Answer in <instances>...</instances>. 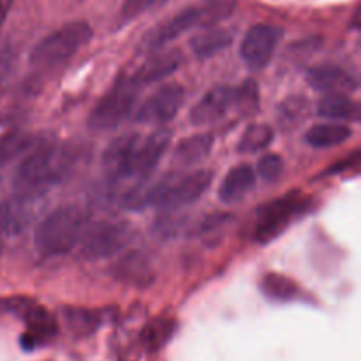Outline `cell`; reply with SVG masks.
Here are the masks:
<instances>
[{
  "mask_svg": "<svg viewBox=\"0 0 361 361\" xmlns=\"http://www.w3.org/2000/svg\"><path fill=\"white\" fill-rule=\"evenodd\" d=\"M171 130H155L150 136L123 134L109 143L102 154V166L111 182H145L155 171L171 143Z\"/></svg>",
  "mask_w": 361,
  "mask_h": 361,
  "instance_id": "6da1fadb",
  "label": "cell"
},
{
  "mask_svg": "<svg viewBox=\"0 0 361 361\" xmlns=\"http://www.w3.org/2000/svg\"><path fill=\"white\" fill-rule=\"evenodd\" d=\"M76 162V150L66 145L42 140L23 159L14 175L18 192L44 194L46 189L62 182Z\"/></svg>",
  "mask_w": 361,
  "mask_h": 361,
  "instance_id": "7a4b0ae2",
  "label": "cell"
},
{
  "mask_svg": "<svg viewBox=\"0 0 361 361\" xmlns=\"http://www.w3.org/2000/svg\"><path fill=\"white\" fill-rule=\"evenodd\" d=\"M235 11V0H203L196 6H189L175 16L161 21L143 37V46L150 51L164 48L196 27L210 28L229 18Z\"/></svg>",
  "mask_w": 361,
  "mask_h": 361,
  "instance_id": "3957f363",
  "label": "cell"
},
{
  "mask_svg": "<svg viewBox=\"0 0 361 361\" xmlns=\"http://www.w3.org/2000/svg\"><path fill=\"white\" fill-rule=\"evenodd\" d=\"M87 224V212L80 207H74V204L60 207L49 212L35 228V250L41 256L48 257L71 252L80 243Z\"/></svg>",
  "mask_w": 361,
  "mask_h": 361,
  "instance_id": "277c9868",
  "label": "cell"
},
{
  "mask_svg": "<svg viewBox=\"0 0 361 361\" xmlns=\"http://www.w3.org/2000/svg\"><path fill=\"white\" fill-rule=\"evenodd\" d=\"M316 208V200L302 190H289L284 196L261 204L256 212L252 240L261 245L277 240L286 229Z\"/></svg>",
  "mask_w": 361,
  "mask_h": 361,
  "instance_id": "5b68a950",
  "label": "cell"
},
{
  "mask_svg": "<svg viewBox=\"0 0 361 361\" xmlns=\"http://www.w3.org/2000/svg\"><path fill=\"white\" fill-rule=\"evenodd\" d=\"M92 27L87 21H71L46 35L30 49L28 62L34 69H55L69 62L92 39Z\"/></svg>",
  "mask_w": 361,
  "mask_h": 361,
  "instance_id": "8992f818",
  "label": "cell"
},
{
  "mask_svg": "<svg viewBox=\"0 0 361 361\" xmlns=\"http://www.w3.org/2000/svg\"><path fill=\"white\" fill-rule=\"evenodd\" d=\"M141 83L134 73H120L115 83L102 95L88 116V127L99 133L113 130L133 113Z\"/></svg>",
  "mask_w": 361,
  "mask_h": 361,
  "instance_id": "52a82bcc",
  "label": "cell"
},
{
  "mask_svg": "<svg viewBox=\"0 0 361 361\" xmlns=\"http://www.w3.org/2000/svg\"><path fill=\"white\" fill-rule=\"evenodd\" d=\"M137 229L130 221H97L87 224L80 240V256L87 261L106 259L126 250L136 240Z\"/></svg>",
  "mask_w": 361,
  "mask_h": 361,
  "instance_id": "ba28073f",
  "label": "cell"
},
{
  "mask_svg": "<svg viewBox=\"0 0 361 361\" xmlns=\"http://www.w3.org/2000/svg\"><path fill=\"white\" fill-rule=\"evenodd\" d=\"M284 30L277 25L257 23L247 30L240 44V59L250 71H263L271 62Z\"/></svg>",
  "mask_w": 361,
  "mask_h": 361,
  "instance_id": "9c48e42d",
  "label": "cell"
},
{
  "mask_svg": "<svg viewBox=\"0 0 361 361\" xmlns=\"http://www.w3.org/2000/svg\"><path fill=\"white\" fill-rule=\"evenodd\" d=\"M42 194L18 192L0 201V235L20 236L37 219Z\"/></svg>",
  "mask_w": 361,
  "mask_h": 361,
  "instance_id": "30bf717a",
  "label": "cell"
},
{
  "mask_svg": "<svg viewBox=\"0 0 361 361\" xmlns=\"http://www.w3.org/2000/svg\"><path fill=\"white\" fill-rule=\"evenodd\" d=\"M185 101V88L178 83H166L155 90L136 113L140 123H168L178 115Z\"/></svg>",
  "mask_w": 361,
  "mask_h": 361,
  "instance_id": "8fae6325",
  "label": "cell"
},
{
  "mask_svg": "<svg viewBox=\"0 0 361 361\" xmlns=\"http://www.w3.org/2000/svg\"><path fill=\"white\" fill-rule=\"evenodd\" d=\"M115 281L133 288H148L155 282V267L150 256L143 250H129L111 267Z\"/></svg>",
  "mask_w": 361,
  "mask_h": 361,
  "instance_id": "7c38bea8",
  "label": "cell"
},
{
  "mask_svg": "<svg viewBox=\"0 0 361 361\" xmlns=\"http://www.w3.org/2000/svg\"><path fill=\"white\" fill-rule=\"evenodd\" d=\"M235 106V87L229 85H217L210 88L200 101L190 109L189 120L192 126H210L221 120L229 108Z\"/></svg>",
  "mask_w": 361,
  "mask_h": 361,
  "instance_id": "4fadbf2b",
  "label": "cell"
},
{
  "mask_svg": "<svg viewBox=\"0 0 361 361\" xmlns=\"http://www.w3.org/2000/svg\"><path fill=\"white\" fill-rule=\"evenodd\" d=\"M307 81L314 90L321 94H342L349 95L358 90V81L353 74L342 67L334 66V63H323L309 69L307 73Z\"/></svg>",
  "mask_w": 361,
  "mask_h": 361,
  "instance_id": "5bb4252c",
  "label": "cell"
},
{
  "mask_svg": "<svg viewBox=\"0 0 361 361\" xmlns=\"http://www.w3.org/2000/svg\"><path fill=\"white\" fill-rule=\"evenodd\" d=\"M23 324L27 328L25 334L20 337V345L23 351H35V349L51 342L59 335V323L41 303H37L32 309V312L28 314Z\"/></svg>",
  "mask_w": 361,
  "mask_h": 361,
  "instance_id": "9a60e30c",
  "label": "cell"
},
{
  "mask_svg": "<svg viewBox=\"0 0 361 361\" xmlns=\"http://www.w3.org/2000/svg\"><path fill=\"white\" fill-rule=\"evenodd\" d=\"M256 187V173L252 166L238 164L228 171L219 187V200L224 204H235L245 200Z\"/></svg>",
  "mask_w": 361,
  "mask_h": 361,
  "instance_id": "2e32d148",
  "label": "cell"
},
{
  "mask_svg": "<svg viewBox=\"0 0 361 361\" xmlns=\"http://www.w3.org/2000/svg\"><path fill=\"white\" fill-rule=\"evenodd\" d=\"M60 316H62L67 331L73 337L85 338L94 335L104 324L108 310L87 309V307H62Z\"/></svg>",
  "mask_w": 361,
  "mask_h": 361,
  "instance_id": "e0dca14e",
  "label": "cell"
},
{
  "mask_svg": "<svg viewBox=\"0 0 361 361\" xmlns=\"http://www.w3.org/2000/svg\"><path fill=\"white\" fill-rule=\"evenodd\" d=\"M261 293L264 298L274 303H293L305 302L307 293L300 288V284L288 275L277 274V271H268L261 277L259 282Z\"/></svg>",
  "mask_w": 361,
  "mask_h": 361,
  "instance_id": "ac0fdd59",
  "label": "cell"
},
{
  "mask_svg": "<svg viewBox=\"0 0 361 361\" xmlns=\"http://www.w3.org/2000/svg\"><path fill=\"white\" fill-rule=\"evenodd\" d=\"M360 111L358 102L342 94H326L317 102L316 108V113L321 118L334 120V122H360Z\"/></svg>",
  "mask_w": 361,
  "mask_h": 361,
  "instance_id": "d6986e66",
  "label": "cell"
},
{
  "mask_svg": "<svg viewBox=\"0 0 361 361\" xmlns=\"http://www.w3.org/2000/svg\"><path fill=\"white\" fill-rule=\"evenodd\" d=\"M180 63H182V55L178 51L161 53V55H155L152 59H148L141 67H137L134 71V76L137 78L141 87H145L148 83L161 81L164 78L171 76L178 69Z\"/></svg>",
  "mask_w": 361,
  "mask_h": 361,
  "instance_id": "ffe728a7",
  "label": "cell"
},
{
  "mask_svg": "<svg viewBox=\"0 0 361 361\" xmlns=\"http://www.w3.org/2000/svg\"><path fill=\"white\" fill-rule=\"evenodd\" d=\"M212 148H214V136L212 134L204 133L187 136L175 147L173 161L178 162L180 166H185V168L196 166L210 155Z\"/></svg>",
  "mask_w": 361,
  "mask_h": 361,
  "instance_id": "44dd1931",
  "label": "cell"
},
{
  "mask_svg": "<svg viewBox=\"0 0 361 361\" xmlns=\"http://www.w3.org/2000/svg\"><path fill=\"white\" fill-rule=\"evenodd\" d=\"M353 136V129L345 123H316L305 133V141L309 147L317 150L338 147Z\"/></svg>",
  "mask_w": 361,
  "mask_h": 361,
  "instance_id": "7402d4cb",
  "label": "cell"
},
{
  "mask_svg": "<svg viewBox=\"0 0 361 361\" xmlns=\"http://www.w3.org/2000/svg\"><path fill=\"white\" fill-rule=\"evenodd\" d=\"M176 321L168 316H159L152 319L150 323L145 324L141 330L140 341L141 345L147 349L148 353H159L162 348L168 345V342L175 337L176 334Z\"/></svg>",
  "mask_w": 361,
  "mask_h": 361,
  "instance_id": "603a6c76",
  "label": "cell"
},
{
  "mask_svg": "<svg viewBox=\"0 0 361 361\" xmlns=\"http://www.w3.org/2000/svg\"><path fill=\"white\" fill-rule=\"evenodd\" d=\"M233 42V34L224 28H207L204 32L197 34L196 37L190 39V49L197 59H212L229 48Z\"/></svg>",
  "mask_w": 361,
  "mask_h": 361,
  "instance_id": "cb8c5ba5",
  "label": "cell"
},
{
  "mask_svg": "<svg viewBox=\"0 0 361 361\" xmlns=\"http://www.w3.org/2000/svg\"><path fill=\"white\" fill-rule=\"evenodd\" d=\"M42 140L44 137H39L37 134L21 133V130H13L9 134H4L0 137V168H4L7 162L14 161L20 155L28 154Z\"/></svg>",
  "mask_w": 361,
  "mask_h": 361,
  "instance_id": "d4e9b609",
  "label": "cell"
},
{
  "mask_svg": "<svg viewBox=\"0 0 361 361\" xmlns=\"http://www.w3.org/2000/svg\"><path fill=\"white\" fill-rule=\"evenodd\" d=\"M275 140V130L268 123H250L240 136L236 150L238 154H257L270 147Z\"/></svg>",
  "mask_w": 361,
  "mask_h": 361,
  "instance_id": "484cf974",
  "label": "cell"
},
{
  "mask_svg": "<svg viewBox=\"0 0 361 361\" xmlns=\"http://www.w3.org/2000/svg\"><path fill=\"white\" fill-rule=\"evenodd\" d=\"M279 123H281L284 129H289V127L300 126V122L309 116V101L302 95H293V97H288L277 109Z\"/></svg>",
  "mask_w": 361,
  "mask_h": 361,
  "instance_id": "4316f807",
  "label": "cell"
},
{
  "mask_svg": "<svg viewBox=\"0 0 361 361\" xmlns=\"http://www.w3.org/2000/svg\"><path fill=\"white\" fill-rule=\"evenodd\" d=\"M261 95L259 87L254 80H245L240 87H235V108L243 116H252L259 111Z\"/></svg>",
  "mask_w": 361,
  "mask_h": 361,
  "instance_id": "83f0119b",
  "label": "cell"
},
{
  "mask_svg": "<svg viewBox=\"0 0 361 361\" xmlns=\"http://www.w3.org/2000/svg\"><path fill=\"white\" fill-rule=\"evenodd\" d=\"M37 302L28 296H0V319L11 316L23 323Z\"/></svg>",
  "mask_w": 361,
  "mask_h": 361,
  "instance_id": "f1b7e54d",
  "label": "cell"
},
{
  "mask_svg": "<svg viewBox=\"0 0 361 361\" xmlns=\"http://www.w3.org/2000/svg\"><path fill=\"white\" fill-rule=\"evenodd\" d=\"M18 67V51L14 46L6 44L0 49V97L6 94Z\"/></svg>",
  "mask_w": 361,
  "mask_h": 361,
  "instance_id": "f546056e",
  "label": "cell"
},
{
  "mask_svg": "<svg viewBox=\"0 0 361 361\" xmlns=\"http://www.w3.org/2000/svg\"><path fill=\"white\" fill-rule=\"evenodd\" d=\"M284 173V161L277 154H267L257 162V175L268 183L277 182Z\"/></svg>",
  "mask_w": 361,
  "mask_h": 361,
  "instance_id": "4dcf8cb0",
  "label": "cell"
},
{
  "mask_svg": "<svg viewBox=\"0 0 361 361\" xmlns=\"http://www.w3.org/2000/svg\"><path fill=\"white\" fill-rule=\"evenodd\" d=\"M161 2H166V0H126L122 4V9H120V21L129 23Z\"/></svg>",
  "mask_w": 361,
  "mask_h": 361,
  "instance_id": "1f68e13d",
  "label": "cell"
},
{
  "mask_svg": "<svg viewBox=\"0 0 361 361\" xmlns=\"http://www.w3.org/2000/svg\"><path fill=\"white\" fill-rule=\"evenodd\" d=\"M231 219H233L231 215H228V214L207 215V217H204L203 221L197 224V231H200L201 235H208V233L219 231V229H222L224 226H228Z\"/></svg>",
  "mask_w": 361,
  "mask_h": 361,
  "instance_id": "d6a6232c",
  "label": "cell"
},
{
  "mask_svg": "<svg viewBox=\"0 0 361 361\" xmlns=\"http://www.w3.org/2000/svg\"><path fill=\"white\" fill-rule=\"evenodd\" d=\"M358 161H360V150H355V154H353L351 157H348L342 162H337L335 166L331 164V168H328L323 175H338V173L345 171V169L356 168V166H358Z\"/></svg>",
  "mask_w": 361,
  "mask_h": 361,
  "instance_id": "836d02e7",
  "label": "cell"
},
{
  "mask_svg": "<svg viewBox=\"0 0 361 361\" xmlns=\"http://www.w3.org/2000/svg\"><path fill=\"white\" fill-rule=\"evenodd\" d=\"M13 2L14 0H0V28H2V25L6 23L7 16H9V11L11 7H13Z\"/></svg>",
  "mask_w": 361,
  "mask_h": 361,
  "instance_id": "e575fe53",
  "label": "cell"
}]
</instances>
